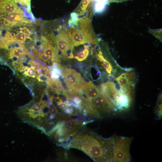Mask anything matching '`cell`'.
<instances>
[{
	"label": "cell",
	"instance_id": "obj_20",
	"mask_svg": "<svg viewBox=\"0 0 162 162\" xmlns=\"http://www.w3.org/2000/svg\"><path fill=\"white\" fill-rule=\"evenodd\" d=\"M156 115L160 119L162 118V98L160 96L158 99V107L156 111Z\"/></svg>",
	"mask_w": 162,
	"mask_h": 162
},
{
	"label": "cell",
	"instance_id": "obj_7",
	"mask_svg": "<svg viewBox=\"0 0 162 162\" xmlns=\"http://www.w3.org/2000/svg\"><path fill=\"white\" fill-rule=\"evenodd\" d=\"M62 75L70 85L72 90L77 92V90L82 88L84 81L81 75L72 68L66 69L62 67Z\"/></svg>",
	"mask_w": 162,
	"mask_h": 162
},
{
	"label": "cell",
	"instance_id": "obj_5",
	"mask_svg": "<svg viewBox=\"0 0 162 162\" xmlns=\"http://www.w3.org/2000/svg\"><path fill=\"white\" fill-rule=\"evenodd\" d=\"M57 31L55 41L58 49L66 59L73 58L74 46L67 28L62 25L59 26Z\"/></svg>",
	"mask_w": 162,
	"mask_h": 162
},
{
	"label": "cell",
	"instance_id": "obj_13",
	"mask_svg": "<svg viewBox=\"0 0 162 162\" xmlns=\"http://www.w3.org/2000/svg\"><path fill=\"white\" fill-rule=\"evenodd\" d=\"M12 41L10 31L0 27V49H5L6 45Z\"/></svg>",
	"mask_w": 162,
	"mask_h": 162
},
{
	"label": "cell",
	"instance_id": "obj_8",
	"mask_svg": "<svg viewBox=\"0 0 162 162\" xmlns=\"http://www.w3.org/2000/svg\"><path fill=\"white\" fill-rule=\"evenodd\" d=\"M135 79L134 72L133 70L123 73L116 79L121 88L133 95Z\"/></svg>",
	"mask_w": 162,
	"mask_h": 162
},
{
	"label": "cell",
	"instance_id": "obj_4",
	"mask_svg": "<svg viewBox=\"0 0 162 162\" xmlns=\"http://www.w3.org/2000/svg\"><path fill=\"white\" fill-rule=\"evenodd\" d=\"M87 105L99 118L116 111L109 98L101 91L97 97L90 100Z\"/></svg>",
	"mask_w": 162,
	"mask_h": 162
},
{
	"label": "cell",
	"instance_id": "obj_11",
	"mask_svg": "<svg viewBox=\"0 0 162 162\" xmlns=\"http://www.w3.org/2000/svg\"><path fill=\"white\" fill-rule=\"evenodd\" d=\"M68 29L69 36L74 46H78L89 42L87 38L77 27L68 26Z\"/></svg>",
	"mask_w": 162,
	"mask_h": 162
},
{
	"label": "cell",
	"instance_id": "obj_17",
	"mask_svg": "<svg viewBox=\"0 0 162 162\" xmlns=\"http://www.w3.org/2000/svg\"><path fill=\"white\" fill-rule=\"evenodd\" d=\"M91 0H83L80 5L78 13V15L84 14L86 11Z\"/></svg>",
	"mask_w": 162,
	"mask_h": 162
},
{
	"label": "cell",
	"instance_id": "obj_1",
	"mask_svg": "<svg viewBox=\"0 0 162 162\" xmlns=\"http://www.w3.org/2000/svg\"><path fill=\"white\" fill-rule=\"evenodd\" d=\"M113 136L104 138L83 126L63 147L80 150L95 162H113Z\"/></svg>",
	"mask_w": 162,
	"mask_h": 162
},
{
	"label": "cell",
	"instance_id": "obj_22",
	"mask_svg": "<svg viewBox=\"0 0 162 162\" xmlns=\"http://www.w3.org/2000/svg\"><path fill=\"white\" fill-rule=\"evenodd\" d=\"M37 78L39 81L44 82L47 81L48 80V79L45 75L40 74L37 76Z\"/></svg>",
	"mask_w": 162,
	"mask_h": 162
},
{
	"label": "cell",
	"instance_id": "obj_9",
	"mask_svg": "<svg viewBox=\"0 0 162 162\" xmlns=\"http://www.w3.org/2000/svg\"><path fill=\"white\" fill-rule=\"evenodd\" d=\"M0 12L17 14L23 16L26 18L28 17L25 13L28 14L13 0H0Z\"/></svg>",
	"mask_w": 162,
	"mask_h": 162
},
{
	"label": "cell",
	"instance_id": "obj_3",
	"mask_svg": "<svg viewBox=\"0 0 162 162\" xmlns=\"http://www.w3.org/2000/svg\"><path fill=\"white\" fill-rule=\"evenodd\" d=\"M113 137V162L130 161L131 157L130 150L132 138L117 136Z\"/></svg>",
	"mask_w": 162,
	"mask_h": 162
},
{
	"label": "cell",
	"instance_id": "obj_6",
	"mask_svg": "<svg viewBox=\"0 0 162 162\" xmlns=\"http://www.w3.org/2000/svg\"><path fill=\"white\" fill-rule=\"evenodd\" d=\"M34 22L19 14L0 12V27L9 30L14 28L30 26Z\"/></svg>",
	"mask_w": 162,
	"mask_h": 162
},
{
	"label": "cell",
	"instance_id": "obj_23",
	"mask_svg": "<svg viewBox=\"0 0 162 162\" xmlns=\"http://www.w3.org/2000/svg\"><path fill=\"white\" fill-rule=\"evenodd\" d=\"M128 0H110L109 2H122L124 1H126Z\"/></svg>",
	"mask_w": 162,
	"mask_h": 162
},
{
	"label": "cell",
	"instance_id": "obj_21",
	"mask_svg": "<svg viewBox=\"0 0 162 162\" xmlns=\"http://www.w3.org/2000/svg\"><path fill=\"white\" fill-rule=\"evenodd\" d=\"M102 65L105 68L108 73L110 74L112 71V67L110 62L104 58L102 61Z\"/></svg>",
	"mask_w": 162,
	"mask_h": 162
},
{
	"label": "cell",
	"instance_id": "obj_15",
	"mask_svg": "<svg viewBox=\"0 0 162 162\" xmlns=\"http://www.w3.org/2000/svg\"><path fill=\"white\" fill-rule=\"evenodd\" d=\"M19 6L23 8L28 13L32 14L31 9V0H13Z\"/></svg>",
	"mask_w": 162,
	"mask_h": 162
},
{
	"label": "cell",
	"instance_id": "obj_16",
	"mask_svg": "<svg viewBox=\"0 0 162 162\" xmlns=\"http://www.w3.org/2000/svg\"><path fill=\"white\" fill-rule=\"evenodd\" d=\"M84 49L82 51L78 52L76 56L74 57V58L79 61H82L86 59L88 55L89 45H84Z\"/></svg>",
	"mask_w": 162,
	"mask_h": 162
},
{
	"label": "cell",
	"instance_id": "obj_10",
	"mask_svg": "<svg viewBox=\"0 0 162 162\" xmlns=\"http://www.w3.org/2000/svg\"><path fill=\"white\" fill-rule=\"evenodd\" d=\"M78 25L77 27L88 39L91 44H94L96 41L94 37V33L90 19L84 16L79 18Z\"/></svg>",
	"mask_w": 162,
	"mask_h": 162
},
{
	"label": "cell",
	"instance_id": "obj_2",
	"mask_svg": "<svg viewBox=\"0 0 162 162\" xmlns=\"http://www.w3.org/2000/svg\"><path fill=\"white\" fill-rule=\"evenodd\" d=\"M90 122L87 119L82 118L68 119L62 122L52 134H53L58 144L62 146L80 128Z\"/></svg>",
	"mask_w": 162,
	"mask_h": 162
},
{
	"label": "cell",
	"instance_id": "obj_12",
	"mask_svg": "<svg viewBox=\"0 0 162 162\" xmlns=\"http://www.w3.org/2000/svg\"><path fill=\"white\" fill-rule=\"evenodd\" d=\"M81 88L86 96V99L84 102L86 104L90 100L97 97L101 92L91 81L88 82L84 81Z\"/></svg>",
	"mask_w": 162,
	"mask_h": 162
},
{
	"label": "cell",
	"instance_id": "obj_19",
	"mask_svg": "<svg viewBox=\"0 0 162 162\" xmlns=\"http://www.w3.org/2000/svg\"><path fill=\"white\" fill-rule=\"evenodd\" d=\"M106 4V3L102 2H96L94 7L95 12L99 13L105 9Z\"/></svg>",
	"mask_w": 162,
	"mask_h": 162
},
{
	"label": "cell",
	"instance_id": "obj_18",
	"mask_svg": "<svg viewBox=\"0 0 162 162\" xmlns=\"http://www.w3.org/2000/svg\"><path fill=\"white\" fill-rule=\"evenodd\" d=\"M24 74L26 76L33 78H34L37 76L35 67L32 66L30 67H24Z\"/></svg>",
	"mask_w": 162,
	"mask_h": 162
},
{
	"label": "cell",
	"instance_id": "obj_14",
	"mask_svg": "<svg viewBox=\"0 0 162 162\" xmlns=\"http://www.w3.org/2000/svg\"><path fill=\"white\" fill-rule=\"evenodd\" d=\"M29 54L28 50L25 46L13 49L8 51L7 59L15 58L18 59L22 58L27 55Z\"/></svg>",
	"mask_w": 162,
	"mask_h": 162
}]
</instances>
